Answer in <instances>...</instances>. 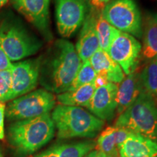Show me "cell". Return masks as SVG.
I'll use <instances>...</instances> for the list:
<instances>
[{
	"label": "cell",
	"instance_id": "cell-23",
	"mask_svg": "<svg viewBox=\"0 0 157 157\" xmlns=\"http://www.w3.org/2000/svg\"><path fill=\"white\" fill-rule=\"evenodd\" d=\"M96 76L97 74L90 63V60L82 63L81 67L78 71L77 74H76L68 91L78 89L82 86L91 83L95 81Z\"/></svg>",
	"mask_w": 157,
	"mask_h": 157
},
{
	"label": "cell",
	"instance_id": "cell-5",
	"mask_svg": "<svg viewBox=\"0 0 157 157\" xmlns=\"http://www.w3.org/2000/svg\"><path fill=\"white\" fill-rule=\"evenodd\" d=\"M0 45L11 61H18L36 54L42 43L19 20L8 16L0 23Z\"/></svg>",
	"mask_w": 157,
	"mask_h": 157
},
{
	"label": "cell",
	"instance_id": "cell-17",
	"mask_svg": "<svg viewBox=\"0 0 157 157\" xmlns=\"http://www.w3.org/2000/svg\"><path fill=\"white\" fill-rule=\"evenodd\" d=\"M143 46L141 56L150 61L157 59V13L146 15L143 25Z\"/></svg>",
	"mask_w": 157,
	"mask_h": 157
},
{
	"label": "cell",
	"instance_id": "cell-7",
	"mask_svg": "<svg viewBox=\"0 0 157 157\" xmlns=\"http://www.w3.org/2000/svg\"><path fill=\"white\" fill-rule=\"evenodd\" d=\"M102 15L117 30L135 38L143 36L141 13L134 0H113L101 12Z\"/></svg>",
	"mask_w": 157,
	"mask_h": 157
},
{
	"label": "cell",
	"instance_id": "cell-10",
	"mask_svg": "<svg viewBox=\"0 0 157 157\" xmlns=\"http://www.w3.org/2000/svg\"><path fill=\"white\" fill-rule=\"evenodd\" d=\"M88 12L87 0H56V17L59 34L73 36L83 24Z\"/></svg>",
	"mask_w": 157,
	"mask_h": 157
},
{
	"label": "cell",
	"instance_id": "cell-21",
	"mask_svg": "<svg viewBox=\"0 0 157 157\" xmlns=\"http://www.w3.org/2000/svg\"><path fill=\"white\" fill-rule=\"evenodd\" d=\"M140 76L145 90L157 100V59L148 61Z\"/></svg>",
	"mask_w": 157,
	"mask_h": 157
},
{
	"label": "cell",
	"instance_id": "cell-1",
	"mask_svg": "<svg viewBox=\"0 0 157 157\" xmlns=\"http://www.w3.org/2000/svg\"><path fill=\"white\" fill-rule=\"evenodd\" d=\"M82 64L75 46L66 39H58L40 56L39 82L50 93H65Z\"/></svg>",
	"mask_w": 157,
	"mask_h": 157
},
{
	"label": "cell",
	"instance_id": "cell-33",
	"mask_svg": "<svg viewBox=\"0 0 157 157\" xmlns=\"http://www.w3.org/2000/svg\"><path fill=\"white\" fill-rule=\"evenodd\" d=\"M0 157H2V154L1 151H0Z\"/></svg>",
	"mask_w": 157,
	"mask_h": 157
},
{
	"label": "cell",
	"instance_id": "cell-25",
	"mask_svg": "<svg viewBox=\"0 0 157 157\" xmlns=\"http://www.w3.org/2000/svg\"><path fill=\"white\" fill-rule=\"evenodd\" d=\"M115 141L116 144L118 149L119 148L121 145L125 142V140L128 138V137L133 132L129 130L126 128H123V127H115Z\"/></svg>",
	"mask_w": 157,
	"mask_h": 157
},
{
	"label": "cell",
	"instance_id": "cell-32",
	"mask_svg": "<svg viewBox=\"0 0 157 157\" xmlns=\"http://www.w3.org/2000/svg\"><path fill=\"white\" fill-rule=\"evenodd\" d=\"M7 0H0V8H1L2 7H3V6L7 3Z\"/></svg>",
	"mask_w": 157,
	"mask_h": 157
},
{
	"label": "cell",
	"instance_id": "cell-3",
	"mask_svg": "<svg viewBox=\"0 0 157 157\" xmlns=\"http://www.w3.org/2000/svg\"><path fill=\"white\" fill-rule=\"evenodd\" d=\"M55 124L50 113L16 121L9 128L10 142L19 152L31 154L52 140Z\"/></svg>",
	"mask_w": 157,
	"mask_h": 157
},
{
	"label": "cell",
	"instance_id": "cell-8",
	"mask_svg": "<svg viewBox=\"0 0 157 157\" xmlns=\"http://www.w3.org/2000/svg\"><path fill=\"white\" fill-rule=\"evenodd\" d=\"M142 45L136 38L117 30L106 52L127 76L137 70Z\"/></svg>",
	"mask_w": 157,
	"mask_h": 157
},
{
	"label": "cell",
	"instance_id": "cell-29",
	"mask_svg": "<svg viewBox=\"0 0 157 157\" xmlns=\"http://www.w3.org/2000/svg\"><path fill=\"white\" fill-rule=\"evenodd\" d=\"M34 157H59L58 153L55 147L51 148L49 150L45 151L41 153L38 155H36Z\"/></svg>",
	"mask_w": 157,
	"mask_h": 157
},
{
	"label": "cell",
	"instance_id": "cell-31",
	"mask_svg": "<svg viewBox=\"0 0 157 157\" xmlns=\"http://www.w3.org/2000/svg\"><path fill=\"white\" fill-rule=\"evenodd\" d=\"M96 157H109V156H106L105 154H103V152L98 151V154H97V155H96Z\"/></svg>",
	"mask_w": 157,
	"mask_h": 157
},
{
	"label": "cell",
	"instance_id": "cell-28",
	"mask_svg": "<svg viewBox=\"0 0 157 157\" xmlns=\"http://www.w3.org/2000/svg\"><path fill=\"white\" fill-rule=\"evenodd\" d=\"M5 104L0 101V140L5 137V129H4V119L5 116Z\"/></svg>",
	"mask_w": 157,
	"mask_h": 157
},
{
	"label": "cell",
	"instance_id": "cell-24",
	"mask_svg": "<svg viewBox=\"0 0 157 157\" xmlns=\"http://www.w3.org/2000/svg\"><path fill=\"white\" fill-rule=\"evenodd\" d=\"M11 85V69L0 71V101L8 93Z\"/></svg>",
	"mask_w": 157,
	"mask_h": 157
},
{
	"label": "cell",
	"instance_id": "cell-26",
	"mask_svg": "<svg viewBox=\"0 0 157 157\" xmlns=\"http://www.w3.org/2000/svg\"><path fill=\"white\" fill-rule=\"evenodd\" d=\"M113 0H87L89 10H92L96 13H101L108 4Z\"/></svg>",
	"mask_w": 157,
	"mask_h": 157
},
{
	"label": "cell",
	"instance_id": "cell-4",
	"mask_svg": "<svg viewBox=\"0 0 157 157\" xmlns=\"http://www.w3.org/2000/svg\"><path fill=\"white\" fill-rule=\"evenodd\" d=\"M115 127H123L135 133L157 140V105L146 90L137 97L116 120Z\"/></svg>",
	"mask_w": 157,
	"mask_h": 157
},
{
	"label": "cell",
	"instance_id": "cell-15",
	"mask_svg": "<svg viewBox=\"0 0 157 157\" xmlns=\"http://www.w3.org/2000/svg\"><path fill=\"white\" fill-rule=\"evenodd\" d=\"M90 62L97 76L105 78L109 82L119 84L126 76L118 63L101 48L93 55Z\"/></svg>",
	"mask_w": 157,
	"mask_h": 157
},
{
	"label": "cell",
	"instance_id": "cell-6",
	"mask_svg": "<svg viewBox=\"0 0 157 157\" xmlns=\"http://www.w3.org/2000/svg\"><path fill=\"white\" fill-rule=\"evenodd\" d=\"M56 103L53 93L39 89L13 100L5 109V114L13 121L32 119L50 113Z\"/></svg>",
	"mask_w": 157,
	"mask_h": 157
},
{
	"label": "cell",
	"instance_id": "cell-22",
	"mask_svg": "<svg viewBox=\"0 0 157 157\" xmlns=\"http://www.w3.org/2000/svg\"><path fill=\"white\" fill-rule=\"evenodd\" d=\"M96 30L99 42V48L106 52L117 29L113 27L100 13L96 19Z\"/></svg>",
	"mask_w": 157,
	"mask_h": 157
},
{
	"label": "cell",
	"instance_id": "cell-11",
	"mask_svg": "<svg viewBox=\"0 0 157 157\" xmlns=\"http://www.w3.org/2000/svg\"><path fill=\"white\" fill-rule=\"evenodd\" d=\"M50 0H12L13 7L23 15L47 42L53 39L50 21Z\"/></svg>",
	"mask_w": 157,
	"mask_h": 157
},
{
	"label": "cell",
	"instance_id": "cell-27",
	"mask_svg": "<svg viewBox=\"0 0 157 157\" xmlns=\"http://www.w3.org/2000/svg\"><path fill=\"white\" fill-rule=\"evenodd\" d=\"M13 63L0 45V71L11 69Z\"/></svg>",
	"mask_w": 157,
	"mask_h": 157
},
{
	"label": "cell",
	"instance_id": "cell-12",
	"mask_svg": "<svg viewBox=\"0 0 157 157\" xmlns=\"http://www.w3.org/2000/svg\"><path fill=\"white\" fill-rule=\"evenodd\" d=\"M117 90L118 84L111 82L97 87L87 109L101 120H111L117 112Z\"/></svg>",
	"mask_w": 157,
	"mask_h": 157
},
{
	"label": "cell",
	"instance_id": "cell-2",
	"mask_svg": "<svg viewBox=\"0 0 157 157\" xmlns=\"http://www.w3.org/2000/svg\"><path fill=\"white\" fill-rule=\"evenodd\" d=\"M60 139L72 137L93 138L103 129L105 122L82 107L59 105L51 114Z\"/></svg>",
	"mask_w": 157,
	"mask_h": 157
},
{
	"label": "cell",
	"instance_id": "cell-13",
	"mask_svg": "<svg viewBox=\"0 0 157 157\" xmlns=\"http://www.w3.org/2000/svg\"><path fill=\"white\" fill-rule=\"evenodd\" d=\"M100 13L89 10L82 24V28L75 47L76 52L84 63L90 60L99 48V42L96 30V19Z\"/></svg>",
	"mask_w": 157,
	"mask_h": 157
},
{
	"label": "cell",
	"instance_id": "cell-19",
	"mask_svg": "<svg viewBox=\"0 0 157 157\" xmlns=\"http://www.w3.org/2000/svg\"><path fill=\"white\" fill-rule=\"evenodd\" d=\"M96 142L84 140L55 146L59 157H84L95 149Z\"/></svg>",
	"mask_w": 157,
	"mask_h": 157
},
{
	"label": "cell",
	"instance_id": "cell-16",
	"mask_svg": "<svg viewBox=\"0 0 157 157\" xmlns=\"http://www.w3.org/2000/svg\"><path fill=\"white\" fill-rule=\"evenodd\" d=\"M119 157H157V141L132 132L119 148Z\"/></svg>",
	"mask_w": 157,
	"mask_h": 157
},
{
	"label": "cell",
	"instance_id": "cell-14",
	"mask_svg": "<svg viewBox=\"0 0 157 157\" xmlns=\"http://www.w3.org/2000/svg\"><path fill=\"white\" fill-rule=\"evenodd\" d=\"M145 90L141 80L140 71H135L125 76L118 84L117 95V113L120 115L135 101Z\"/></svg>",
	"mask_w": 157,
	"mask_h": 157
},
{
	"label": "cell",
	"instance_id": "cell-30",
	"mask_svg": "<svg viewBox=\"0 0 157 157\" xmlns=\"http://www.w3.org/2000/svg\"><path fill=\"white\" fill-rule=\"evenodd\" d=\"M97 154H98L97 151L94 150V151H93L90 152L89 154H87V156H84V157H96V155H97Z\"/></svg>",
	"mask_w": 157,
	"mask_h": 157
},
{
	"label": "cell",
	"instance_id": "cell-34",
	"mask_svg": "<svg viewBox=\"0 0 157 157\" xmlns=\"http://www.w3.org/2000/svg\"><path fill=\"white\" fill-rule=\"evenodd\" d=\"M155 101H156V105H157V100H155Z\"/></svg>",
	"mask_w": 157,
	"mask_h": 157
},
{
	"label": "cell",
	"instance_id": "cell-20",
	"mask_svg": "<svg viewBox=\"0 0 157 157\" xmlns=\"http://www.w3.org/2000/svg\"><path fill=\"white\" fill-rule=\"evenodd\" d=\"M115 127H108L100 134L96 141L95 151L103 152L109 157H119L115 141Z\"/></svg>",
	"mask_w": 157,
	"mask_h": 157
},
{
	"label": "cell",
	"instance_id": "cell-18",
	"mask_svg": "<svg viewBox=\"0 0 157 157\" xmlns=\"http://www.w3.org/2000/svg\"><path fill=\"white\" fill-rule=\"evenodd\" d=\"M96 88L94 81L78 89L58 94L57 101L60 105L87 108Z\"/></svg>",
	"mask_w": 157,
	"mask_h": 157
},
{
	"label": "cell",
	"instance_id": "cell-9",
	"mask_svg": "<svg viewBox=\"0 0 157 157\" xmlns=\"http://www.w3.org/2000/svg\"><path fill=\"white\" fill-rule=\"evenodd\" d=\"M40 57L14 63L11 68V85L1 102L13 101L33 91L39 78Z\"/></svg>",
	"mask_w": 157,
	"mask_h": 157
}]
</instances>
